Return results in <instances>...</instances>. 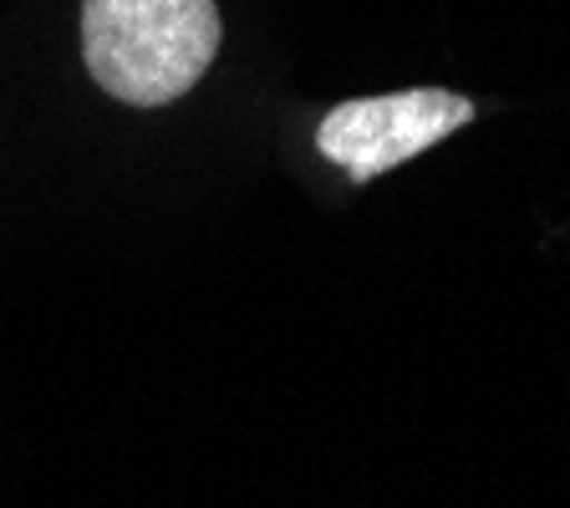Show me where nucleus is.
Instances as JSON below:
<instances>
[{"instance_id":"nucleus-1","label":"nucleus","mask_w":570,"mask_h":508,"mask_svg":"<svg viewBox=\"0 0 570 508\" xmlns=\"http://www.w3.org/2000/svg\"><path fill=\"white\" fill-rule=\"evenodd\" d=\"M214 0H82V61L107 97L168 107L219 57Z\"/></svg>"},{"instance_id":"nucleus-2","label":"nucleus","mask_w":570,"mask_h":508,"mask_svg":"<svg viewBox=\"0 0 570 508\" xmlns=\"http://www.w3.org/2000/svg\"><path fill=\"white\" fill-rule=\"evenodd\" d=\"M469 122H474L469 97L443 92V87H413V92L356 97V102L332 107L316 128V148L336 168H346L352 183H372Z\"/></svg>"}]
</instances>
